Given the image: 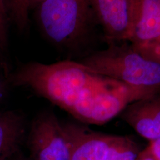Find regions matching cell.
Listing matches in <instances>:
<instances>
[{"instance_id":"obj_1","label":"cell","mask_w":160,"mask_h":160,"mask_svg":"<svg viewBox=\"0 0 160 160\" xmlns=\"http://www.w3.org/2000/svg\"><path fill=\"white\" fill-rule=\"evenodd\" d=\"M9 82L46 98L84 124L103 125L120 114L127 103L120 81L71 60L24 63L10 73Z\"/></svg>"},{"instance_id":"obj_2","label":"cell","mask_w":160,"mask_h":160,"mask_svg":"<svg viewBox=\"0 0 160 160\" xmlns=\"http://www.w3.org/2000/svg\"><path fill=\"white\" fill-rule=\"evenodd\" d=\"M36 9L46 39L69 53L84 49L97 23L90 0H45Z\"/></svg>"},{"instance_id":"obj_3","label":"cell","mask_w":160,"mask_h":160,"mask_svg":"<svg viewBox=\"0 0 160 160\" xmlns=\"http://www.w3.org/2000/svg\"><path fill=\"white\" fill-rule=\"evenodd\" d=\"M92 72L139 87L160 89V64L144 57L132 45L109 44L80 61Z\"/></svg>"},{"instance_id":"obj_4","label":"cell","mask_w":160,"mask_h":160,"mask_svg":"<svg viewBox=\"0 0 160 160\" xmlns=\"http://www.w3.org/2000/svg\"><path fill=\"white\" fill-rule=\"evenodd\" d=\"M26 142L33 160H69L72 143L63 122L45 110L32 120Z\"/></svg>"},{"instance_id":"obj_5","label":"cell","mask_w":160,"mask_h":160,"mask_svg":"<svg viewBox=\"0 0 160 160\" xmlns=\"http://www.w3.org/2000/svg\"><path fill=\"white\" fill-rule=\"evenodd\" d=\"M128 40L135 48L160 40V0H129Z\"/></svg>"},{"instance_id":"obj_6","label":"cell","mask_w":160,"mask_h":160,"mask_svg":"<svg viewBox=\"0 0 160 160\" xmlns=\"http://www.w3.org/2000/svg\"><path fill=\"white\" fill-rule=\"evenodd\" d=\"M63 124L72 143L69 160H107L114 135L94 131L75 122Z\"/></svg>"},{"instance_id":"obj_7","label":"cell","mask_w":160,"mask_h":160,"mask_svg":"<svg viewBox=\"0 0 160 160\" xmlns=\"http://www.w3.org/2000/svg\"><path fill=\"white\" fill-rule=\"evenodd\" d=\"M121 114L123 120L149 141L160 138V91L129 104Z\"/></svg>"},{"instance_id":"obj_8","label":"cell","mask_w":160,"mask_h":160,"mask_svg":"<svg viewBox=\"0 0 160 160\" xmlns=\"http://www.w3.org/2000/svg\"><path fill=\"white\" fill-rule=\"evenodd\" d=\"M90 2L108 44L128 40L129 0H90Z\"/></svg>"},{"instance_id":"obj_9","label":"cell","mask_w":160,"mask_h":160,"mask_svg":"<svg viewBox=\"0 0 160 160\" xmlns=\"http://www.w3.org/2000/svg\"><path fill=\"white\" fill-rule=\"evenodd\" d=\"M28 131L26 119L21 112L0 111V160H7L17 152Z\"/></svg>"},{"instance_id":"obj_10","label":"cell","mask_w":160,"mask_h":160,"mask_svg":"<svg viewBox=\"0 0 160 160\" xmlns=\"http://www.w3.org/2000/svg\"><path fill=\"white\" fill-rule=\"evenodd\" d=\"M140 152L137 143L131 138L114 135L107 160H135Z\"/></svg>"},{"instance_id":"obj_11","label":"cell","mask_w":160,"mask_h":160,"mask_svg":"<svg viewBox=\"0 0 160 160\" xmlns=\"http://www.w3.org/2000/svg\"><path fill=\"white\" fill-rule=\"evenodd\" d=\"M10 20L20 32L25 30L29 24L28 0H5Z\"/></svg>"},{"instance_id":"obj_12","label":"cell","mask_w":160,"mask_h":160,"mask_svg":"<svg viewBox=\"0 0 160 160\" xmlns=\"http://www.w3.org/2000/svg\"><path fill=\"white\" fill-rule=\"evenodd\" d=\"M10 21L5 0H0V62L6 67H8L7 64L3 59L8 45V24Z\"/></svg>"},{"instance_id":"obj_13","label":"cell","mask_w":160,"mask_h":160,"mask_svg":"<svg viewBox=\"0 0 160 160\" xmlns=\"http://www.w3.org/2000/svg\"><path fill=\"white\" fill-rule=\"evenodd\" d=\"M134 48L144 57L160 64V40L146 46Z\"/></svg>"},{"instance_id":"obj_14","label":"cell","mask_w":160,"mask_h":160,"mask_svg":"<svg viewBox=\"0 0 160 160\" xmlns=\"http://www.w3.org/2000/svg\"><path fill=\"white\" fill-rule=\"evenodd\" d=\"M10 74L4 70L0 71V103L6 97L8 87L11 86L9 82Z\"/></svg>"},{"instance_id":"obj_15","label":"cell","mask_w":160,"mask_h":160,"mask_svg":"<svg viewBox=\"0 0 160 160\" xmlns=\"http://www.w3.org/2000/svg\"><path fill=\"white\" fill-rule=\"evenodd\" d=\"M148 147L155 160H160V138L150 141Z\"/></svg>"},{"instance_id":"obj_16","label":"cell","mask_w":160,"mask_h":160,"mask_svg":"<svg viewBox=\"0 0 160 160\" xmlns=\"http://www.w3.org/2000/svg\"><path fill=\"white\" fill-rule=\"evenodd\" d=\"M139 156L141 160H155L148 147L143 149V151H141Z\"/></svg>"},{"instance_id":"obj_17","label":"cell","mask_w":160,"mask_h":160,"mask_svg":"<svg viewBox=\"0 0 160 160\" xmlns=\"http://www.w3.org/2000/svg\"><path fill=\"white\" fill-rule=\"evenodd\" d=\"M45 0H28L30 9L36 8L38 6L42 3Z\"/></svg>"},{"instance_id":"obj_18","label":"cell","mask_w":160,"mask_h":160,"mask_svg":"<svg viewBox=\"0 0 160 160\" xmlns=\"http://www.w3.org/2000/svg\"><path fill=\"white\" fill-rule=\"evenodd\" d=\"M135 160H141V158H140V157L139 156V155H138V157L137 158V159H136Z\"/></svg>"}]
</instances>
